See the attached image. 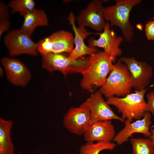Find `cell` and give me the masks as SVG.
Masks as SVG:
<instances>
[{
    "mask_svg": "<svg viewBox=\"0 0 154 154\" xmlns=\"http://www.w3.org/2000/svg\"><path fill=\"white\" fill-rule=\"evenodd\" d=\"M9 7L2 1H0V21L9 20L10 16Z\"/></svg>",
    "mask_w": 154,
    "mask_h": 154,
    "instance_id": "cell-23",
    "label": "cell"
},
{
    "mask_svg": "<svg viewBox=\"0 0 154 154\" xmlns=\"http://www.w3.org/2000/svg\"><path fill=\"white\" fill-rule=\"evenodd\" d=\"M141 0H116L115 5L104 8L105 20L110 22L111 26H116L121 30L125 40L129 42L134 34L133 27L129 21L133 8L141 3Z\"/></svg>",
    "mask_w": 154,
    "mask_h": 154,
    "instance_id": "cell-2",
    "label": "cell"
},
{
    "mask_svg": "<svg viewBox=\"0 0 154 154\" xmlns=\"http://www.w3.org/2000/svg\"><path fill=\"white\" fill-rule=\"evenodd\" d=\"M31 35L20 29L11 31L7 34L4 42L10 56L37 55V44L31 38Z\"/></svg>",
    "mask_w": 154,
    "mask_h": 154,
    "instance_id": "cell-7",
    "label": "cell"
},
{
    "mask_svg": "<svg viewBox=\"0 0 154 154\" xmlns=\"http://www.w3.org/2000/svg\"><path fill=\"white\" fill-rule=\"evenodd\" d=\"M1 62L7 79L11 84L24 87L28 83L31 78V73L22 62L15 58L4 57L1 59Z\"/></svg>",
    "mask_w": 154,
    "mask_h": 154,
    "instance_id": "cell-14",
    "label": "cell"
},
{
    "mask_svg": "<svg viewBox=\"0 0 154 154\" xmlns=\"http://www.w3.org/2000/svg\"><path fill=\"white\" fill-rule=\"evenodd\" d=\"M119 60L126 65L129 71L132 88L139 90L145 89L153 74L152 67L146 62L139 61L133 57H122Z\"/></svg>",
    "mask_w": 154,
    "mask_h": 154,
    "instance_id": "cell-10",
    "label": "cell"
},
{
    "mask_svg": "<svg viewBox=\"0 0 154 154\" xmlns=\"http://www.w3.org/2000/svg\"><path fill=\"white\" fill-rule=\"evenodd\" d=\"M37 51L40 54L49 53H70L74 49V37L68 31H57L37 42Z\"/></svg>",
    "mask_w": 154,
    "mask_h": 154,
    "instance_id": "cell-6",
    "label": "cell"
},
{
    "mask_svg": "<svg viewBox=\"0 0 154 154\" xmlns=\"http://www.w3.org/2000/svg\"><path fill=\"white\" fill-rule=\"evenodd\" d=\"M151 118V113L147 112L142 119L133 122L125 119L124 127L116 134L113 141L118 145H121L128 141L129 138L135 133L142 134L145 137H149L152 134L149 130L152 123Z\"/></svg>",
    "mask_w": 154,
    "mask_h": 154,
    "instance_id": "cell-13",
    "label": "cell"
},
{
    "mask_svg": "<svg viewBox=\"0 0 154 154\" xmlns=\"http://www.w3.org/2000/svg\"><path fill=\"white\" fill-rule=\"evenodd\" d=\"M108 77L100 91L107 98L115 96L123 97L131 93L132 88L129 71L126 65L119 60Z\"/></svg>",
    "mask_w": 154,
    "mask_h": 154,
    "instance_id": "cell-4",
    "label": "cell"
},
{
    "mask_svg": "<svg viewBox=\"0 0 154 154\" xmlns=\"http://www.w3.org/2000/svg\"><path fill=\"white\" fill-rule=\"evenodd\" d=\"M154 16L153 17H152L151 18V19L150 20H154Z\"/></svg>",
    "mask_w": 154,
    "mask_h": 154,
    "instance_id": "cell-28",
    "label": "cell"
},
{
    "mask_svg": "<svg viewBox=\"0 0 154 154\" xmlns=\"http://www.w3.org/2000/svg\"><path fill=\"white\" fill-rule=\"evenodd\" d=\"M147 90H135L123 97L114 96L108 98L106 101L117 109L124 121L127 119L132 122L133 119H141L145 113L149 112L144 99Z\"/></svg>",
    "mask_w": 154,
    "mask_h": 154,
    "instance_id": "cell-3",
    "label": "cell"
},
{
    "mask_svg": "<svg viewBox=\"0 0 154 154\" xmlns=\"http://www.w3.org/2000/svg\"><path fill=\"white\" fill-rule=\"evenodd\" d=\"M129 140L132 154H154V144L149 138H132Z\"/></svg>",
    "mask_w": 154,
    "mask_h": 154,
    "instance_id": "cell-19",
    "label": "cell"
},
{
    "mask_svg": "<svg viewBox=\"0 0 154 154\" xmlns=\"http://www.w3.org/2000/svg\"><path fill=\"white\" fill-rule=\"evenodd\" d=\"M23 17L24 21L20 29L31 35L37 27L48 25L47 17L42 9L35 8Z\"/></svg>",
    "mask_w": 154,
    "mask_h": 154,
    "instance_id": "cell-17",
    "label": "cell"
},
{
    "mask_svg": "<svg viewBox=\"0 0 154 154\" xmlns=\"http://www.w3.org/2000/svg\"><path fill=\"white\" fill-rule=\"evenodd\" d=\"M116 146L114 143L97 142H86L80 148V154H99L104 150H112Z\"/></svg>",
    "mask_w": 154,
    "mask_h": 154,
    "instance_id": "cell-20",
    "label": "cell"
},
{
    "mask_svg": "<svg viewBox=\"0 0 154 154\" xmlns=\"http://www.w3.org/2000/svg\"><path fill=\"white\" fill-rule=\"evenodd\" d=\"M86 142H110L116 135L111 120L99 121L91 124L83 134Z\"/></svg>",
    "mask_w": 154,
    "mask_h": 154,
    "instance_id": "cell-16",
    "label": "cell"
},
{
    "mask_svg": "<svg viewBox=\"0 0 154 154\" xmlns=\"http://www.w3.org/2000/svg\"><path fill=\"white\" fill-rule=\"evenodd\" d=\"M13 122L0 119V154H13L14 146L10 137Z\"/></svg>",
    "mask_w": 154,
    "mask_h": 154,
    "instance_id": "cell-18",
    "label": "cell"
},
{
    "mask_svg": "<svg viewBox=\"0 0 154 154\" xmlns=\"http://www.w3.org/2000/svg\"><path fill=\"white\" fill-rule=\"evenodd\" d=\"M89 107L91 114L90 125L97 122L116 119L121 122L124 120L117 115L103 97L100 91L92 94L84 102Z\"/></svg>",
    "mask_w": 154,
    "mask_h": 154,
    "instance_id": "cell-12",
    "label": "cell"
},
{
    "mask_svg": "<svg viewBox=\"0 0 154 154\" xmlns=\"http://www.w3.org/2000/svg\"><path fill=\"white\" fill-rule=\"evenodd\" d=\"M146 98L147 107L149 112L152 114L154 117V90L147 93Z\"/></svg>",
    "mask_w": 154,
    "mask_h": 154,
    "instance_id": "cell-24",
    "label": "cell"
},
{
    "mask_svg": "<svg viewBox=\"0 0 154 154\" xmlns=\"http://www.w3.org/2000/svg\"><path fill=\"white\" fill-rule=\"evenodd\" d=\"M7 6L11 9L12 13H19L23 17L35 8V3L33 0H12Z\"/></svg>",
    "mask_w": 154,
    "mask_h": 154,
    "instance_id": "cell-21",
    "label": "cell"
},
{
    "mask_svg": "<svg viewBox=\"0 0 154 154\" xmlns=\"http://www.w3.org/2000/svg\"><path fill=\"white\" fill-rule=\"evenodd\" d=\"M10 27V22L9 20L0 21V38L5 32L8 31Z\"/></svg>",
    "mask_w": 154,
    "mask_h": 154,
    "instance_id": "cell-25",
    "label": "cell"
},
{
    "mask_svg": "<svg viewBox=\"0 0 154 154\" xmlns=\"http://www.w3.org/2000/svg\"><path fill=\"white\" fill-rule=\"evenodd\" d=\"M102 1L94 0L82 10L76 18L78 26L88 27L96 31H103L106 23L103 15Z\"/></svg>",
    "mask_w": 154,
    "mask_h": 154,
    "instance_id": "cell-11",
    "label": "cell"
},
{
    "mask_svg": "<svg viewBox=\"0 0 154 154\" xmlns=\"http://www.w3.org/2000/svg\"><path fill=\"white\" fill-rule=\"evenodd\" d=\"M68 19L74 34V42L75 47L68 56L70 59L76 60L84 56L91 54L97 52V47L87 46L84 40L93 33L88 31L85 27H77L75 23L76 17L72 12L70 13Z\"/></svg>",
    "mask_w": 154,
    "mask_h": 154,
    "instance_id": "cell-15",
    "label": "cell"
},
{
    "mask_svg": "<svg viewBox=\"0 0 154 154\" xmlns=\"http://www.w3.org/2000/svg\"><path fill=\"white\" fill-rule=\"evenodd\" d=\"M90 64L81 73L80 86L93 92L94 87H101L106 81L108 75L114 68L112 58L104 51H97L89 56Z\"/></svg>",
    "mask_w": 154,
    "mask_h": 154,
    "instance_id": "cell-1",
    "label": "cell"
},
{
    "mask_svg": "<svg viewBox=\"0 0 154 154\" xmlns=\"http://www.w3.org/2000/svg\"><path fill=\"white\" fill-rule=\"evenodd\" d=\"M90 109L85 103L78 107H72L63 118V125L70 132L77 135H83L91 124Z\"/></svg>",
    "mask_w": 154,
    "mask_h": 154,
    "instance_id": "cell-8",
    "label": "cell"
},
{
    "mask_svg": "<svg viewBox=\"0 0 154 154\" xmlns=\"http://www.w3.org/2000/svg\"><path fill=\"white\" fill-rule=\"evenodd\" d=\"M151 133V135L149 137V138L151 140L154 144V128L151 129L150 131Z\"/></svg>",
    "mask_w": 154,
    "mask_h": 154,
    "instance_id": "cell-26",
    "label": "cell"
},
{
    "mask_svg": "<svg viewBox=\"0 0 154 154\" xmlns=\"http://www.w3.org/2000/svg\"><path fill=\"white\" fill-rule=\"evenodd\" d=\"M3 69H2V68H0V73H1V74H0L1 75V76H2V75H3Z\"/></svg>",
    "mask_w": 154,
    "mask_h": 154,
    "instance_id": "cell-27",
    "label": "cell"
},
{
    "mask_svg": "<svg viewBox=\"0 0 154 154\" xmlns=\"http://www.w3.org/2000/svg\"><path fill=\"white\" fill-rule=\"evenodd\" d=\"M145 33L148 40H154V21H149L145 24Z\"/></svg>",
    "mask_w": 154,
    "mask_h": 154,
    "instance_id": "cell-22",
    "label": "cell"
},
{
    "mask_svg": "<svg viewBox=\"0 0 154 154\" xmlns=\"http://www.w3.org/2000/svg\"><path fill=\"white\" fill-rule=\"evenodd\" d=\"M62 53L41 54L42 67L50 72L58 71L65 75L73 73H81L89 65V56L73 60Z\"/></svg>",
    "mask_w": 154,
    "mask_h": 154,
    "instance_id": "cell-5",
    "label": "cell"
},
{
    "mask_svg": "<svg viewBox=\"0 0 154 154\" xmlns=\"http://www.w3.org/2000/svg\"><path fill=\"white\" fill-rule=\"evenodd\" d=\"M96 34L99 35V38L98 39L90 38L88 40V46L103 48L104 51L111 56L115 62L117 57L122 54L119 46L123 37L117 36L114 29H110V24L108 22H106L102 32Z\"/></svg>",
    "mask_w": 154,
    "mask_h": 154,
    "instance_id": "cell-9",
    "label": "cell"
}]
</instances>
